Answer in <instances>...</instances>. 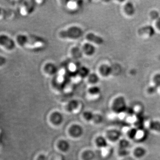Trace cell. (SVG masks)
<instances>
[{
    "instance_id": "1",
    "label": "cell",
    "mask_w": 160,
    "mask_h": 160,
    "mask_svg": "<svg viewBox=\"0 0 160 160\" xmlns=\"http://www.w3.org/2000/svg\"><path fill=\"white\" fill-rule=\"evenodd\" d=\"M15 42L9 36L0 34V49L6 52H11L15 48Z\"/></svg>"
},
{
    "instance_id": "14",
    "label": "cell",
    "mask_w": 160,
    "mask_h": 160,
    "mask_svg": "<svg viewBox=\"0 0 160 160\" xmlns=\"http://www.w3.org/2000/svg\"><path fill=\"white\" fill-rule=\"evenodd\" d=\"M90 92L92 94H97L99 92V90L97 88H92L90 89Z\"/></svg>"
},
{
    "instance_id": "8",
    "label": "cell",
    "mask_w": 160,
    "mask_h": 160,
    "mask_svg": "<svg viewBox=\"0 0 160 160\" xmlns=\"http://www.w3.org/2000/svg\"><path fill=\"white\" fill-rule=\"evenodd\" d=\"M97 145L100 148H104L107 146V142L106 139L102 137H99L96 141Z\"/></svg>"
},
{
    "instance_id": "5",
    "label": "cell",
    "mask_w": 160,
    "mask_h": 160,
    "mask_svg": "<svg viewBox=\"0 0 160 160\" xmlns=\"http://www.w3.org/2000/svg\"><path fill=\"white\" fill-rule=\"evenodd\" d=\"M58 147L61 151L66 152L69 150L70 145L66 140H62L58 143Z\"/></svg>"
},
{
    "instance_id": "7",
    "label": "cell",
    "mask_w": 160,
    "mask_h": 160,
    "mask_svg": "<svg viewBox=\"0 0 160 160\" xmlns=\"http://www.w3.org/2000/svg\"><path fill=\"white\" fill-rule=\"evenodd\" d=\"M95 158V154L91 150H86L82 154V158L84 160H93Z\"/></svg>"
},
{
    "instance_id": "2",
    "label": "cell",
    "mask_w": 160,
    "mask_h": 160,
    "mask_svg": "<svg viewBox=\"0 0 160 160\" xmlns=\"http://www.w3.org/2000/svg\"><path fill=\"white\" fill-rule=\"evenodd\" d=\"M83 132L82 127L78 125H73L69 129V133L74 138H79L82 135Z\"/></svg>"
},
{
    "instance_id": "15",
    "label": "cell",
    "mask_w": 160,
    "mask_h": 160,
    "mask_svg": "<svg viewBox=\"0 0 160 160\" xmlns=\"http://www.w3.org/2000/svg\"><path fill=\"white\" fill-rule=\"evenodd\" d=\"M37 160H48V158L45 155H40L38 158Z\"/></svg>"
},
{
    "instance_id": "6",
    "label": "cell",
    "mask_w": 160,
    "mask_h": 160,
    "mask_svg": "<svg viewBox=\"0 0 160 160\" xmlns=\"http://www.w3.org/2000/svg\"><path fill=\"white\" fill-rule=\"evenodd\" d=\"M87 39L89 41L94 42L98 44H101L103 43V40L102 38L97 36L93 34H89L87 35Z\"/></svg>"
},
{
    "instance_id": "11",
    "label": "cell",
    "mask_w": 160,
    "mask_h": 160,
    "mask_svg": "<svg viewBox=\"0 0 160 160\" xmlns=\"http://www.w3.org/2000/svg\"><path fill=\"white\" fill-rule=\"evenodd\" d=\"M117 132L115 131H110L107 133V136L109 139L115 140L118 137Z\"/></svg>"
},
{
    "instance_id": "4",
    "label": "cell",
    "mask_w": 160,
    "mask_h": 160,
    "mask_svg": "<svg viewBox=\"0 0 160 160\" xmlns=\"http://www.w3.org/2000/svg\"><path fill=\"white\" fill-rule=\"evenodd\" d=\"M51 121L55 125H59L63 121L62 114L58 112H55L51 116Z\"/></svg>"
},
{
    "instance_id": "9",
    "label": "cell",
    "mask_w": 160,
    "mask_h": 160,
    "mask_svg": "<svg viewBox=\"0 0 160 160\" xmlns=\"http://www.w3.org/2000/svg\"><path fill=\"white\" fill-rule=\"evenodd\" d=\"M78 103L77 101L73 100L69 102L67 106V109L68 111L72 112L78 108Z\"/></svg>"
},
{
    "instance_id": "13",
    "label": "cell",
    "mask_w": 160,
    "mask_h": 160,
    "mask_svg": "<svg viewBox=\"0 0 160 160\" xmlns=\"http://www.w3.org/2000/svg\"><path fill=\"white\" fill-rule=\"evenodd\" d=\"M7 60L4 57L0 56V68H2L6 65Z\"/></svg>"
},
{
    "instance_id": "16",
    "label": "cell",
    "mask_w": 160,
    "mask_h": 160,
    "mask_svg": "<svg viewBox=\"0 0 160 160\" xmlns=\"http://www.w3.org/2000/svg\"><path fill=\"white\" fill-rule=\"evenodd\" d=\"M155 82L158 85H160V75L157 76L155 78Z\"/></svg>"
},
{
    "instance_id": "3",
    "label": "cell",
    "mask_w": 160,
    "mask_h": 160,
    "mask_svg": "<svg viewBox=\"0 0 160 160\" xmlns=\"http://www.w3.org/2000/svg\"><path fill=\"white\" fill-rule=\"evenodd\" d=\"M12 16L13 13L11 10L5 9L0 6V21L10 19Z\"/></svg>"
},
{
    "instance_id": "12",
    "label": "cell",
    "mask_w": 160,
    "mask_h": 160,
    "mask_svg": "<svg viewBox=\"0 0 160 160\" xmlns=\"http://www.w3.org/2000/svg\"><path fill=\"white\" fill-rule=\"evenodd\" d=\"M102 118L99 114H94V118H93L92 121H94L96 123H99L102 122Z\"/></svg>"
},
{
    "instance_id": "10",
    "label": "cell",
    "mask_w": 160,
    "mask_h": 160,
    "mask_svg": "<svg viewBox=\"0 0 160 160\" xmlns=\"http://www.w3.org/2000/svg\"><path fill=\"white\" fill-rule=\"evenodd\" d=\"M84 117L87 121H90L93 120L94 114L91 111H87L84 113Z\"/></svg>"
},
{
    "instance_id": "17",
    "label": "cell",
    "mask_w": 160,
    "mask_h": 160,
    "mask_svg": "<svg viewBox=\"0 0 160 160\" xmlns=\"http://www.w3.org/2000/svg\"><path fill=\"white\" fill-rule=\"evenodd\" d=\"M158 26H159V27L160 28V19L159 20L158 23Z\"/></svg>"
}]
</instances>
